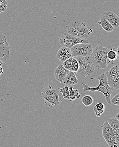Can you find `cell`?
I'll return each instance as SVG.
<instances>
[{
    "instance_id": "obj_1",
    "label": "cell",
    "mask_w": 119,
    "mask_h": 147,
    "mask_svg": "<svg viewBox=\"0 0 119 147\" xmlns=\"http://www.w3.org/2000/svg\"><path fill=\"white\" fill-rule=\"evenodd\" d=\"M97 79L99 81V84L97 87H91L88 85L82 83L84 91H90L93 92L96 91L100 92L104 94L106 100L108 104H111L110 97L113 88L110 87L107 82V78L105 73L96 77L91 78V79Z\"/></svg>"
},
{
    "instance_id": "obj_2",
    "label": "cell",
    "mask_w": 119,
    "mask_h": 147,
    "mask_svg": "<svg viewBox=\"0 0 119 147\" xmlns=\"http://www.w3.org/2000/svg\"><path fill=\"white\" fill-rule=\"evenodd\" d=\"M109 49L102 45H97L93 49L90 57L94 67L98 69H105L109 65L107 64V52Z\"/></svg>"
},
{
    "instance_id": "obj_3",
    "label": "cell",
    "mask_w": 119,
    "mask_h": 147,
    "mask_svg": "<svg viewBox=\"0 0 119 147\" xmlns=\"http://www.w3.org/2000/svg\"><path fill=\"white\" fill-rule=\"evenodd\" d=\"M67 32L69 34L78 38L87 39L93 32V30L87 26L85 23L77 20L68 25Z\"/></svg>"
},
{
    "instance_id": "obj_4",
    "label": "cell",
    "mask_w": 119,
    "mask_h": 147,
    "mask_svg": "<svg viewBox=\"0 0 119 147\" xmlns=\"http://www.w3.org/2000/svg\"><path fill=\"white\" fill-rule=\"evenodd\" d=\"M78 60L79 68L77 74L80 76L88 77L95 71L94 67L90 56L82 57H74Z\"/></svg>"
},
{
    "instance_id": "obj_5",
    "label": "cell",
    "mask_w": 119,
    "mask_h": 147,
    "mask_svg": "<svg viewBox=\"0 0 119 147\" xmlns=\"http://www.w3.org/2000/svg\"><path fill=\"white\" fill-rule=\"evenodd\" d=\"M88 40L87 39H81L74 36L68 33H64L59 39V43L64 47L71 49L75 45L79 43H87Z\"/></svg>"
},
{
    "instance_id": "obj_6",
    "label": "cell",
    "mask_w": 119,
    "mask_h": 147,
    "mask_svg": "<svg viewBox=\"0 0 119 147\" xmlns=\"http://www.w3.org/2000/svg\"><path fill=\"white\" fill-rule=\"evenodd\" d=\"M73 57H82L89 56L93 51V47L90 43H79L71 48Z\"/></svg>"
},
{
    "instance_id": "obj_7",
    "label": "cell",
    "mask_w": 119,
    "mask_h": 147,
    "mask_svg": "<svg viewBox=\"0 0 119 147\" xmlns=\"http://www.w3.org/2000/svg\"><path fill=\"white\" fill-rule=\"evenodd\" d=\"M107 82L110 87L119 90V65H116L111 67L109 70L105 73Z\"/></svg>"
},
{
    "instance_id": "obj_8",
    "label": "cell",
    "mask_w": 119,
    "mask_h": 147,
    "mask_svg": "<svg viewBox=\"0 0 119 147\" xmlns=\"http://www.w3.org/2000/svg\"><path fill=\"white\" fill-rule=\"evenodd\" d=\"M9 49L7 38L0 31V59L3 61H6L9 57Z\"/></svg>"
},
{
    "instance_id": "obj_9",
    "label": "cell",
    "mask_w": 119,
    "mask_h": 147,
    "mask_svg": "<svg viewBox=\"0 0 119 147\" xmlns=\"http://www.w3.org/2000/svg\"><path fill=\"white\" fill-rule=\"evenodd\" d=\"M59 94L42 95L45 105L47 107H55L61 104L62 99L60 97Z\"/></svg>"
},
{
    "instance_id": "obj_10",
    "label": "cell",
    "mask_w": 119,
    "mask_h": 147,
    "mask_svg": "<svg viewBox=\"0 0 119 147\" xmlns=\"http://www.w3.org/2000/svg\"><path fill=\"white\" fill-rule=\"evenodd\" d=\"M102 16L104 18L114 27H118L119 18L114 11H103Z\"/></svg>"
},
{
    "instance_id": "obj_11",
    "label": "cell",
    "mask_w": 119,
    "mask_h": 147,
    "mask_svg": "<svg viewBox=\"0 0 119 147\" xmlns=\"http://www.w3.org/2000/svg\"><path fill=\"white\" fill-rule=\"evenodd\" d=\"M69 71L64 67L63 64H60L54 70V75L56 80L62 84L64 78Z\"/></svg>"
},
{
    "instance_id": "obj_12",
    "label": "cell",
    "mask_w": 119,
    "mask_h": 147,
    "mask_svg": "<svg viewBox=\"0 0 119 147\" xmlns=\"http://www.w3.org/2000/svg\"><path fill=\"white\" fill-rule=\"evenodd\" d=\"M72 57L71 49L64 46L58 50L57 54V58L62 62Z\"/></svg>"
},
{
    "instance_id": "obj_13",
    "label": "cell",
    "mask_w": 119,
    "mask_h": 147,
    "mask_svg": "<svg viewBox=\"0 0 119 147\" xmlns=\"http://www.w3.org/2000/svg\"><path fill=\"white\" fill-rule=\"evenodd\" d=\"M79 80L77 79L74 72L70 71L64 78L62 83L67 86H71L77 84Z\"/></svg>"
},
{
    "instance_id": "obj_14",
    "label": "cell",
    "mask_w": 119,
    "mask_h": 147,
    "mask_svg": "<svg viewBox=\"0 0 119 147\" xmlns=\"http://www.w3.org/2000/svg\"><path fill=\"white\" fill-rule=\"evenodd\" d=\"M59 88L55 84L48 85L41 91V94L42 95H54L60 94Z\"/></svg>"
},
{
    "instance_id": "obj_15",
    "label": "cell",
    "mask_w": 119,
    "mask_h": 147,
    "mask_svg": "<svg viewBox=\"0 0 119 147\" xmlns=\"http://www.w3.org/2000/svg\"><path fill=\"white\" fill-rule=\"evenodd\" d=\"M108 146L110 147H118L119 140L115 138L114 134H109L103 136Z\"/></svg>"
},
{
    "instance_id": "obj_16",
    "label": "cell",
    "mask_w": 119,
    "mask_h": 147,
    "mask_svg": "<svg viewBox=\"0 0 119 147\" xmlns=\"http://www.w3.org/2000/svg\"><path fill=\"white\" fill-rule=\"evenodd\" d=\"M98 24L101 25L102 28L108 32H112L114 29V28L103 17H101L100 21L98 22Z\"/></svg>"
},
{
    "instance_id": "obj_17",
    "label": "cell",
    "mask_w": 119,
    "mask_h": 147,
    "mask_svg": "<svg viewBox=\"0 0 119 147\" xmlns=\"http://www.w3.org/2000/svg\"><path fill=\"white\" fill-rule=\"evenodd\" d=\"M105 109L104 104L102 102H98L94 106V111L97 117L101 116V115L104 113Z\"/></svg>"
},
{
    "instance_id": "obj_18",
    "label": "cell",
    "mask_w": 119,
    "mask_h": 147,
    "mask_svg": "<svg viewBox=\"0 0 119 147\" xmlns=\"http://www.w3.org/2000/svg\"><path fill=\"white\" fill-rule=\"evenodd\" d=\"M80 93L77 89H75L71 85L69 88V98L68 100L70 101L75 100L76 98L79 99L80 98Z\"/></svg>"
},
{
    "instance_id": "obj_19",
    "label": "cell",
    "mask_w": 119,
    "mask_h": 147,
    "mask_svg": "<svg viewBox=\"0 0 119 147\" xmlns=\"http://www.w3.org/2000/svg\"><path fill=\"white\" fill-rule=\"evenodd\" d=\"M102 134L104 135H109L114 134L113 130L107 121H105L102 126Z\"/></svg>"
},
{
    "instance_id": "obj_20",
    "label": "cell",
    "mask_w": 119,
    "mask_h": 147,
    "mask_svg": "<svg viewBox=\"0 0 119 147\" xmlns=\"http://www.w3.org/2000/svg\"><path fill=\"white\" fill-rule=\"evenodd\" d=\"M108 123L112 127L113 131H119V121L115 117H113L110 119H108L107 121Z\"/></svg>"
},
{
    "instance_id": "obj_21",
    "label": "cell",
    "mask_w": 119,
    "mask_h": 147,
    "mask_svg": "<svg viewBox=\"0 0 119 147\" xmlns=\"http://www.w3.org/2000/svg\"><path fill=\"white\" fill-rule=\"evenodd\" d=\"M115 48L112 49L111 47L110 50L108 51L107 52V58L109 59V62H110L111 61L113 62L114 60L117 59V58L119 57V55L117 52V51L115 50Z\"/></svg>"
},
{
    "instance_id": "obj_22",
    "label": "cell",
    "mask_w": 119,
    "mask_h": 147,
    "mask_svg": "<svg viewBox=\"0 0 119 147\" xmlns=\"http://www.w3.org/2000/svg\"><path fill=\"white\" fill-rule=\"evenodd\" d=\"M94 99L90 95H86L82 98V102L86 107L90 106L94 103Z\"/></svg>"
},
{
    "instance_id": "obj_23",
    "label": "cell",
    "mask_w": 119,
    "mask_h": 147,
    "mask_svg": "<svg viewBox=\"0 0 119 147\" xmlns=\"http://www.w3.org/2000/svg\"><path fill=\"white\" fill-rule=\"evenodd\" d=\"M60 92L62 93L64 99H68L69 98V88L66 85L63 88H59Z\"/></svg>"
},
{
    "instance_id": "obj_24",
    "label": "cell",
    "mask_w": 119,
    "mask_h": 147,
    "mask_svg": "<svg viewBox=\"0 0 119 147\" xmlns=\"http://www.w3.org/2000/svg\"><path fill=\"white\" fill-rule=\"evenodd\" d=\"M79 68V63L78 60L73 57L72 60V65H71V70L74 73H77Z\"/></svg>"
},
{
    "instance_id": "obj_25",
    "label": "cell",
    "mask_w": 119,
    "mask_h": 147,
    "mask_svg": "<svg viewBox=\"0 0 119 147\" xmlns=\"http://www.w3.org/2000/svg\"><path fill=\"white\" fill-rule=\"evenodd\" d=\"M73 57H72L69 58L68 59L64 61L63 62V65L66 69H68L69 71H72L71 70V65H72V60Z\"/></svg>"
},
{
    "instance_id": "obj_26",
    "label": "cell",
    "mask_w": 119,
    "mask_h": 147,
    "mask_svg": "<svg viewBox=\"0 0 119 147\" xmlns=\"http://www.w3.org/2000/svg\"><path fill=\"white\" fill-rule=\"evenodd\" d=\"M7 8V1L6 0H0V13L6 11Z\"/></svg>"
},
{
    "instance_id": "obj_27",
    "label": "cell",
    "mask_w": 119,
    "mask_h": 147,
    "mask_svg": "<svg viewBox=\"0 0 119 147\" xmlns=\"http://www.w3.org/2000/svg\"><path fill=\"white\" fill-rule=\"evenodd\" d=\"M111 104L114 105H119V93H118L114 96L112 99L110 100Z\"/></svg>"
},
{
    "instance_id": "obj_28",
    "label": "cell",
    "mask_w": 119,
    "mask_h": 147,
    "mask_svg": "<svg viewBox=\"0 0 119 147\" xmlns=\"http://www.w3.org/2000/svg\"><path fill=\"white\" fill-rule=\"evenodd\" d=\"M0 65L2 67H3V66H4V67H6V64H5V63L3 62V61H1L0 59Z\"/></svg>"
},
{
    "instance_id": "obj_29",
    "label": "cell",
    "mask_w": 119,
    "mask_h": 147,
    "mask_svg": "<svg viewBox=\"0 0 119 147\" xmlns=\"http://www.w3.org/2000/svg\"><path fill=\"white\" fill-rule=\"evenodd\" d=\"M3 69L2 67L0 65V76L1 75V74H3Z\"/></svg>"
},
{
    "instance_id": "obj_30",
    "label": "cell",
    "mask_w": 119,
    "mask_h": 147,
    "mask_svg": "<svg viewBox=\"0 0 119 147\" xmlns=\"http://www.w3.org/2000/svg\"><path fill=\"white\" fill-rule=\"evenodd\" d=\"M119 113H118V114H117V115H115V116H116L115 118H116V119H118V120H119Z\"/></svg>"
}]
</instances>
